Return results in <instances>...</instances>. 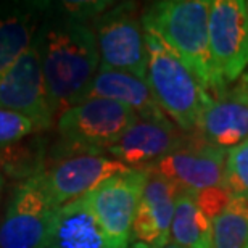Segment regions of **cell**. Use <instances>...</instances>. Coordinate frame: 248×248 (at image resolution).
Masks as SVG:
<instances>
[{
    "label": "cell",
    "instance_id": "obj_1",
    "mask_svg": "<svg viewBox=\"0 0 248 248\" xmlns=\"http://www.w3.org/2000/svg\"><path fill=\"white\" fill-rule=\"evenodd\" d=\"M34 42L57 123L62 113L84 100L100 68L97 37L91 24L68 16L55 2H48Z\"/></svg>",
    "mask_w": 248,
    "mask_h": 248
},
{
    "label": "cell",
    "instance_id": "obj_2",
    "mask_svg": "<svg viewBox=\"0 0 248 248\" xmlns=\"http://www.w3.org/2000/svg\"><path fill=\"white\" fill-rule=\"evenodd\" d=\"M143 29L160 37L211 97L221 93L210 52V0H160L142 10Z\"/></svg>",
    "mask_w": 248,
    "mask_h": 248
},
{
    "label": "cell",
    "instance_id": "obj_3",
    "mask_svg": "<svg viewBox=\"0 0 248 248\" xmlns=\"http://www.w3.org/2000/svg\"><path fill=\"white\" fill-rule=\"evenodd\" d=\"M145 82L156 103L182 132H195L203 110L211 102V95L160 37L145 31Z\"/></svg>",
    "mask_w": 248,
    "mask_h": 248
},
{
    "label": "cell",
    "instance_id": "obj_4",
    "mask_svg": "<svg viewBox=\"0 0 248 248\" xmlns=\"http://www.w3.org/2000/svg\"><path fill=\"white\" fill-rule=\"evenodd\" d=\"M137 120L132 110L108 98L78 103L58 116V139L48 143L47 161L79 153L103 155Z\"/></svg>",
    "mask_w": 248,
    "mask_h": 248
},
{
    "label": "cell",
    "instance_id": "obj_5",
    "mask_svg": "<svg viewBox=\"0 0 248 248\" xmlns=\"http://www.w3.org/2000/svg\"><path fill=\"white\" fill-rule=\"evenodd\" d=\"M142 7L120 2L92 21L100 66L129 73L142 81L147 78V44L142 24Z\"/></svg>",
    "mask_w": 248,
    "mask_h": 248
},
{
    "label": "cell",
    "instance_id": "obj_6",
    "mask_svg": "<svg viewBox=\"0 0 248 248\" xmlns=\"http://www.w3.org/2000/svg\"><path fill=\"white\" fill-rule=\"evenodd\" d=\"M210 52L221 92L248 69L245 0H210Z\"/></svg>",
    "mask_w": 248,
    "mask_h": 248
},
{
    "label": "cell",
    "instance_id": "obj_7",
    "mask_svg": "<svg viewBox=\"0 0 248 248\" xmlns=\"http://www.w3.org/2000/svg\"><path fill=\"white\" fill-rule=\"evenodd\" d=\"M57 211L41 177L18 182L0 219V248H39Z\"/></svg>",
    "mask_w": 248,
    "mask_h": 248
},
{
    "label": "cell",
    "instance_id": "obj_8",
    "mask_svg": "<svg viewBox=\"0 0 248 248\" xmlns=\"http://www.w3.org/2000/svg\"><path fill=\"white\" fill-rule=\"evenodd\" d=\"M226 156V150L192 132L184 145L145 170L158 172L177 190L200 193L224 187Z\"/></svg>",
    "mask_w": 248,
    "mask_h": 248
},
{
    "label": "cell",
    "instance_id": "obj_9",
    "mask_svg": "<svg viewBox=\"0 0 248 248\" xmlns=\"http://www.w3.org/2000/svg\"><path fill=\"white\" fill-rule=\"evenodd\" d=\"M145 179V170H129L110 177L87 193L98 224L115 248H127L131 244L132 224Z\"/></svg>",
    "mask_w": 248,
    "mask_h": 248
},
{
    "label": "cell",
    "instance_id": "obj_10",
    "mask_svg": "<svg viewBox=\"0 0 248 248\" xmlns=\"http://www.w3.org/2000/svg\"><path fill=\"white\" fill-rule=\"evenodd\" d=\"M129 171L115 158L108 155L79 153L47 161L46 170L39 177L57 208L74 202L110 179Z\"/></svg>",
    "mask_w": 248,
    "mask_h": 248
},
{
    "label": "cell",
    "instance_id": "obj_11",
    "mask_svg": "<svg viewBox=\"0 0 248 248\" xmlns=\"http://www.w3.org/2000/svg\"><path fill=\"white\" fill-rule=\"evenodd\" d=\"M0 108L31 118L44 132L55 123L36 42L0 76Z\"/></svg>",
    "mask_w": 248,
    "mask_h": 248
},
{
    "label": "cell",
    "instance_id": "obj_12",
    "mask_svg": "<svg viewBox=\"0 0 248 248\" xmlns=\"http://www.w3.org/2000/svg\"><path fill=\"white\" fill-rule=\"evenodd\" d=\"M188 136L182 132L170 118L139 120L120 137L107 155L115 158L129 170H145L153 163L184 145Z\"/></svg>",
    "mask_w": 248,
    "mask_h": 248
},
{
    "label": "cell",
    "instance_id": "obj_13",
    "mask_svg": "<svg viewBox=\"0 0 248 248\" xmlns=\"http://www.w3.org/2000/svg\"><path fill=\"white\" fill-rule=\"evenodd\" d=\"M203 140L213 145L231 150L248 139V87L237 81L211 97V102L203 110L197 131Z\"/></svg>",
    "mask_w": 248,
    "mask_h": 248
},
{
    "label": "cell",
    "instance_id": "obj_14",
    "mask_svg": "<svg viewBox=\"0 0 248 248\" xmlns=\"http://www.w3.org/2000/svg\"><path fill=\"white\" fill-rule=\"evenodd\" d=\"M147 179L132 224L131 242L160 248L170 242L177 188L155 171L145 170Z\"/></svg>",
    "mask_w": 248,
    "mask_h": 248
},
{
    "label": "cell",
    "instance_id": "obj_15",
    "mask_svg": "<svg viewBox=\"0 0 248 248\" xmlns=\"http://www.w3.org/2000/svg\"><path fill=\"white\" fill-rule=\"evenodd\" d=\"M39 248H115L98 224L87 195L58 208Z\"/></svg>",
    "mask_w": 248,
    "mask_h": 248
},
{
    "label": "cell",
    "instance_id": "obj_16",
    "mask_svg": "<svg viewBox=\"0 0 248 248\" xmlns=\"http://www.w3.org/2000/svg\"><path fill=\"white\" fill-rule=\"evenodd\" d=\"M48 2L0 3V76L32 46Z\"/></svg>",
    "mask_w": 248,
    "mask_h": 248
},
{
    "label": "cell",
    "instance_id": "obj_17",
    "mask_svg": "<svg viewBox=\"0 0 248 248\" xmlns=\"http://www.w3.org/2000/svg\"><path fill=\"white\" fill-rule=\"evenodd\" d=\"M89 98H108V100L118 102L132 110L140 120L168 118L161 111L145 81L118 69L105 66L98 68L84 100Z\"/></svg>",
    "mask_w": 248,
    "mask_h": 248
},
{
    "label": "cell",
    "instance_id": "obj_18",
    "mask_svg": "<svg viewBox=\"0 0 248 248\" xmlns=\"http://www.w3.org/2000/svg\"><path fill=\"white\" fill-rule=\"evenodd\" d=\"M170 240L182 248L213 247L211 221L198 205L197 193L186 190L177 192Z\"/></svg>",
    "mask_w": 248,
    "mask_h": 248
},
{
    "label": "cell",
    "instance_id": "obj_19",
    "mask_svg": "<svg viewBox=\"0 0 248 248\" xmlns=\"http://www.w3.org/2000/svg\"><path fill=\"white\" fill-rule=\"evenodd\" d=\"M48 143V139L41 132L0 150V174L18 182L39 177L46 170Z\"/></svg>",
    "mask_w": 248,
    "mask_h": 248
},
{
    "label": "cell",
    "instance_id": "obj_20",
    "mask_svg": "<svg viewBox=\"0 0 248 248\" xmlns=\"http://www.w3.org/2000/svg\"><path fill=\"white\" fill-rule=\"evenodd\" d=\"M213 248H248V197L232 195L211 219Z\"/></svg>",
    "mask_w": 248,
    "mask_h": 248
},
{
    "label": "cell",
    "instance_id": "obj_21",
    "mask_svg": "<svg viewBox=\"0 0 248 248\" xmlns=\"http://www.w3.org/2000/svg\"><path fill=\"white\" fill-rule=\"evenodd\" d=\"M224 188L232 195L248 197V139L227 150Z\"/></svg>",
    "mask_w": 248,
    "mask_h": 248
},
{
    "label": "cell",
    "instance_id": "obj_22",
    "mask_svg": "<svg viewBox=\"0 0 248 248\" xmlns=\"http://www.w3.org/2000/svg\"><path fill=\"white\" fill-rule=\"evenodd\" d=\"M44 132L37 123L21 113L0 108V150L16 145L34 134Z\"/></svg>",
    "mask_w": 248,
    "mask_h": 248
},
{
    "label": "cell",
    "instance_id": "obj_23",
    "mask_svg": "<svg viewBox=\"0 0 248 248\" xmlns=\"http://www.w3.org/2000/svg\"><path fill=\"white\" fill-rule=\"evenodd\" d=\"M57 7L78 21L92 24L95 18L105 13L108 8L113 7L115 2H107V0H82V2H55Z\"/></svg>",
    "mask_w": 248,
    "mask_h": 248
},
{
    "label": "cell",
    "instance_id": "obj_24",
    "mask_svg": "<svg viewBox=\"0 0 248 248\" xmlns=\"http://www.w3.org/2000/svg\"><path fill=\"white\" fill-rule=\"evenodd\" d=\"M160 248H182V247H179V245H177V244H174V242H168V244H165V245H163V247H160Z\"/></svg>",
    "mask_w": 248,
    "mask_h": 248
},
{
    "label": "cell",
    "instance_id": "obj_25",
    "mask_svg": "<svg viewBox=\"0 0 248 248\" xmlns=\"http://www.w3.org/2000/svg\"><path fill=\"white\" fill-rule=\"evenodd\" d=\"M3 187H5V177L0 174V200H2V193H3Z\"/></svg>",
    "mask_w": 248,
    "mask_h": 248
},
{
    "label": "cell",
    "instance_id": "obj_26",
    "mask_svg": "<svg viewBox=\"0 0 248 248\" xmlns=\"http://www.w3.org/2000/svg\"><path fill=\"white\" fill-rule=\"evenodd\" d=\"M127 248H148V247L142 245V244H137V242H131V244H129V247H127Z\"/></svg>",
    "mask_w": 248,
    "mask_h": 248
},
{
    "label": "cell",
    "instance_id": "obj_27",
    "mask_svg": "<svg viewBox=\"0 0 248 248\" xmlns=\"http://www.w3.org/2000/svg\"><path fill=\"white\" fill-rule=\"evenodd\" d=\"M240 81H242V82H244V84H245V86L248 87V69H247V71H245V74H244V76H242V78H240Z\"/></svg>",
    "mask_w": 248,
    "mask_h": 248
},
{
    "label": "cell",
    "instance_id": "obj_28",
    "mask_svg": "<svg viewBox=\"0 0 248 248\" xmlns=\"http://www.w3.org/2000/svg\"><path fill=\"white\" fill-rule=\"evenodd\" d=\"M245 7H247V13H248V2H245Z\"/></svg>",
    "mask_w": 248,
    "mask_h": 248
},
{
    "label": "cell",
    "instance_id": "obj_29",
    "mask_svg": "<svg viewBox=\"0 0 248 248\" xmlns=\"http://www.w3.org/2000/svg\"><path fill=\"white\" fill-rule=\"evenodd\" d=\"M210 248H213V247H210Z\"/></svg>",
    "mask_w": 248,
    "mask_h": 248
}]
</instances>
